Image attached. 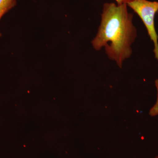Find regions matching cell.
<instances>
[{
    "instance_id": "3",
    "label": "cell",
    "mask_w": 158,
    "mask_h": 158,
    "mask_svg": "<svg viewBox=\"0 0 158 158\" xmlns=\"http://www.w3.org/2000/svg\"><path fill=\"white\" fill-rule=\"evenodd\" d=\"M17 5L16 0H0V20L3 16ZM2 34L0 32V38Z\"/></svg>"
},
{
    "instance_id": "1",
    "label": "cell",
    "mask_w": 158,
    "mask_h": 158,
    "mask_svg": "<svg viewBox=\"0 0 158 158\" xmlns=\"http://www.w3.org/2000/svg\"><path fill=\"white\" fill-rule=\"evenodd\" d=\"M133 18L126 3H105L100 25L96 37L91 41L96 50L104 48L108 58L115 61L120 68L124 60L132 53V44L137 36Z\"/></svg>"
},
{
    "instance_id": "5",
    "label": "cell",
    "mask_w": 158,
    "mask_h": 158,
    "mask_svg": "<svg viewBox=\"0 0 158 158\" xmlns=\"http://www.w3.org/2000/svg\"><path fill=\"white\" fill-rule=\"evenodd\" d=\"M117 2V4L118 5H121V4H124V3H126L127 2L128 0H115Z\"/></svg>"
},
{
    "instance_id": "4",
    "label": "cell",
    "mask_w": 158,
    "mask_h": 158,
    "mask_svg": "<svg viewBox=\"0 0 158 158\" xmlns=\"http://www.w3.org/2000/svg\"><path fill=\"white\" fill-rule=\"evenodd\" d=\"M155 85L157 91V97L156 102L155 104L153 106L152 108L150 109L149 112L150 116H156L158 115V79L156 80Z\"/></svg>"
},
{
    "instance_id": "2",
    "label": "cell",
    "mask_w": 158,
    "mask_h": 158,
    "mask_svg": "<svg viewBox=\"0 0 158 158\" xmlns=\"http://www.w3.org/2000/svg\"><path fill=\"white\" fill-rule=\"evenodd\" d=\"M138 15L146 27L150 38L154 44V53L158 60V36L155 27V17L158 11V2L147 0H128L127 2Z\"/></svg>"
},
{
    "instance_id": "6",
    "label": "cell",
    "mask_w": 158,
    "mask_h": 158,
    "mask_svg": "<svg viewBox=\"0 0 158 158\" xmlns=\"http://www.w3.org/2000/svg\"><path fill=\"white\" fill-rule=\"evenodd\" d=\"M155 158H158V155L157 156H156V157Z\"/></svg>"
}]
</instances>
